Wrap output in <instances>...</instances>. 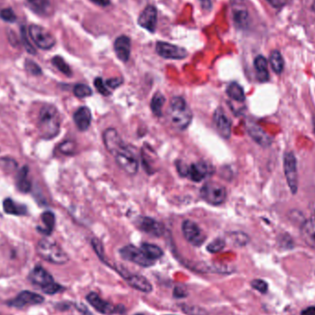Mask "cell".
Listing matches in <instances>:
<instances>
[{
	"label": "cell",
	"instance_id": "1",
	"mask_svg": "<svg viewBox=\"0 0 315 315\" xmlns=\"http://www.w3.org/2000/svg\"><path fill=\"white\" fill-rule=\"evenodd\" d=\"M59 113L55 106L44 105L39 112L37 128L45 139H52L60 132Z\"/></svg>",
	"mask_w": 315,
	"mask_h": 315
},
{
	"label": "cell",
	"instance_id": "2",
	"mask_svg": "<svg viewBox=\"0 0 315 315\" xmlns=\"http://www.w3.org/2000/svg\"><path fill=\"white\" fill-rule=\"evenodd\" d=\"M168 118L174 128L184 130L192 122V111L182 97H174L170 102Z\"/></svg>",
	"mask_w": 315,
	"mask_h": 315
},
{
	"label": "cell",
	"instance_id": "3",
	"mask_svg": "<svg viewBox=\"0 0 315 315\" xmlns=\"http://www.w3.org/2000/svg\"><path fill=\"white\" fill-rule=\"evenodd\" d=\"M36 251L44 260L55 265H64L69 260L67 253L56 242L48 239H43L38 242Z\"/></svg>",
	"mask_w": 315,
	"mask_h": 315
},
{
	"label": "cell",
	"instance_id": "4",
	"mask_svg": "<svg viewBox=\"0 0 315 315\" xmlns=\"http://www.w3.org/2000/svg\"><path fill=\"white\" fill-rule=\"evenodd\" d=\"M32 284L41 288V290L48 295H55L59 292L63 287L56 283L53 277L41 265H36L28 277Z\"/></svg>",
	"mask_w": 315,
	"mask_h": 315
},
{
	"label": "cell",
	"instance_id": "5",
	"mask_svg": "<svg viewBox=\"0 0 315 315\" xmlns=\"http://www.w3.org/2000/svg\"><path fill=\"white\" fill-rule=\"evenodd\" d=\"M114 158L121 169H123L127 174L134 175L138 171V158L136 151H133L130 146H123L114 153Z\"/></svg>",
	"mask_w": 315,
	"mask_h": 315
},
{
	"label": "cell",
	"instance_id": "6",
	"mask_svg": "<svg viewBox=\"0 0 315 315\" xmlns=\"http://www.w3.org/2000/svg\"><path fill=\"white\" fill-rule=\"evenodd\" d=\"M28 34L32 41L41 50H50L55 46V38L46 28L32 24L28 29Z\"/></svg>",
	"mask_w": 315,
	"mask_h": 315
},
{
	"label": "cell",
	"instance_id": "7",
	"mask_svg": "<svg viewBox=\"0 0 315 315\" xmlns=\"http://www.w3.org/2000/svg\"><path fill=\"white\" fill-rule=\"evenodd\" d=\"M201 197L210 205L219 206L223 204L227 198L226 188L220 183L208 182L205 183L200 191Z\"/></svg>",
	"mask_w": 315,
	"mask_h": 315
},
{
	"label": "cell",
	"instance_id": "8",
	"mask_svg": "<svg viewBox=\"0 0 315 315\" xmlns=\"http://www.w3.org/2000/svg\"><path fill=\"white\" fill-rule=\"evenodd\" d=\"M119 251L124 260L132 262L134 264L143 267H149L155 264V261L149 258L140 248H137L134 245H127L121 248Z\"/></svg>",
	"mask_w": 315,
	"mask_h": 315
},
{
	"label": "cell",
	"instance_id": "9",
	"mask_svg": "<svg viewBox=\"0 0 315 315\" xmlns=\"http://www.w3.org/2000/svg\"><path fill=\"white\" fill-rule=\"evenodd\" d=\"M179 174L184 177L192 180L194 182H201L202 180L206 178L209 174V168L205 162H197L186 166L185 164L177 165Z\"/></svg>",
	"mask_w": 315,
	"mask_h": 315
},
{
	"label": "cell",
	"instance_id": "10",
	"mask_svg": "<svg viewBox=\"0 0 315 315\" xmlns=\"http://www.w3.org/2000/svg\"><path fill=\"white\" fill-rule=\"evenodd\" d=\"M88 302L92 305L97 311L103 315H113L115 313H123L124 307L115 306L114 304L108 302H105L97 293L91 292L87 295Z\"/></svg>",
	"mask_w": 315,
	"mask_h": 315
},
{
	"label": "cell",
	"instance_id": "11",
	"mask_svg": "<svg viewBox=\"0 0 315 315\" xmlns=\"http://www.w3.org/2000/svg\"><path fill=\"white\" fill-rule=\"evenodd\" d=\"M182 230L185 240L194 246H200L206 241V234L194 221L191 220L183 221Z\"/></svg>",
	"mask_w": 315,
	"mask_h": 315
},
{
	"label": "cell",
	"instance_id": "12",
	"mask_svg": "<svg viewBox=\"0 0 315 315\" xmlns=\"http://www.w3.org/2000/svg\"><path fill=\"white\" fill-rule=\"evenodd\" d=\"M284 171L291 193L296 194L298 190L297 161L292 152H287L284 155Z\"/></svg>",
	"mask_w": 315,
	"mask_h": 315
},
{
	"label": "cell",
	"instance_id": "13",
	"mask_svg": "<svg viewBox=\"0 0 315 315\" xmlns=\"http://www.w3.org/2000/svg\"><path fill=\"white\" fill-rule=\"evenodd\" d=\"M115 269L118 272L119 274L122 276V278L128 282V285L130 287H132L133 288L144 293H151L152 291V289H153L152 285H151V282H149V280L145 277L139 276V275L130 274L129 271L123 269V267L115 268Z\"/></svg>",
	"mask_w": 315,
	"mask_h": 315
},
{
	"label": "cell",
	"instance_id": "14",
	"mask_svg": "<svg viewBox=\"0 0 315 315\" xmlns=\"http://www.w3.org/2000/svg\"><path fill=\"white\" fill-rule=\"evenodd\" d=\"M156 51L158 55L165 59H183L188 55L187 51L184 48L165 41H158L156 45Z\"/></svg>",
	"mask_w": 315,
	"mask_h": 315
},
{
	"label": "cell",
	"instance_id": "15",
	"mask_svg": "<svg viewBox=\"0 0 315 315\" xmlns=\"http://www.w3.org/2000/svg\"><path fill=\"white\" fill-rule=\"evenodd\" d=\"M45 302V298L37 294V293L32 292L29 290H24L20 293H18V296L14 298L13 300L8 302L9 306L15 307L18 309H22L28 305H37L41 304Z\"/></svg>",
	"mask_w": 315,
	"mask_h": 315
},
{
	"label": "cell",
	"instance_id": "16",
	"mask_svg": "<svg viewBox=\"0 0 315 315\" xmlns=\"http://www.w3.org/2000/svg\"><path fill=\"white\" fill-rule=\"evenodd\" d=\"M138 228L151 236L160 237L165 233L164 226L158 220L149 217H141L137 221Z\"/></svg>",
	"mask_w": 315,
	"mask_h": 315
},
{
	"label": "cell",
	"instance_id": "17",
	"mask_svg": "<svg viewBox=\"0 0 315 315\" xmlns=\"http://www.w3.org/2000/svg\"><path fill=\"white\" fill-rule=\"evenodd\" d=\"M213 123L219 135L224 138H228L232 134V123L225 114L223 110L218 108L213 114Z\"/></svg>",
	"mask_w": 315,
	"mask_h": 315
},
{
	"label": "cell",
	"instance_id": "18",
	"mask_svg": "<svg viewBox=\"0 0 315 315\" xmlns=\"http://www.w3.org/2000/svg\"><path fill=\"white\" fill-rule=\"evenodd\" d=\"M157 17L158 14L155 7L148 6L138 17L137 23L139 24V26L146 29V31L154 32L157 27Z\"/></svg>",
	"mask_w": 315,
	"mask_h": 315
},
{
	"label": "cell",
	"instance_id": "19",
	"mask_svg": "<svg viewBox=\"0 0 315 315\" xmlns=\"http://www.w3.org/2000/svg\"><path fill=\"white\" fill-rule=\"evenodd\" d=\"M103 141L105 148L112 155H114L123 145L121 137H119L118 133L114 128H108L107 130H105L103 133Z\"/></svg>",
	"mask_w": 315,
	"mask_h": 315
},
{
	"label": "cell",
	"instance_id": "20",
	"mask_svg": "<svg viewBox=\"0 0 315 315\" xmlns=\"http://www.w3.org/2000/svg\"><path fill=\"white\" fill-rule=\"evenodd\" d=\"M114 51L119 59L123 62H128L131 52L130 38L125 35L119 36L114 41Z\"/></svg>",
	"mask_w": 315,
	"mask_h": 315
},
{
	"label": "cell",
	"instance_id": "21",
	"mask_svg": "<svg viewBox=\"0 0 315 315\" xmlns=\"http://www.w3.org/2000/svg\"><path fill=\"white\" fill-rule=\"evenodd\" d=\"M74 122L76 123L78 130L86 131L92 123V113L88 107H80L74 114Z\"/></svg>",
	"mask_w": 315,
	"mask_h": 315
},
{
	"label": "cell",
	"instance_id": "22",
	"mask_svg": "<svg viewBox=\"0 0 315 315\" xmlns=\"http://www.w3.org/2000/svg\"><path fill=\"white\" fill-rule=\"evenodd\" d=\"M301 233L307 245L315 249V213L311 219H308L302 224Z\"/></svg>",
	"mask_w": 315,
	"mask_h": 315
},
{
	"label": "cell",
	"instance_id": "23",
	"mask_svg": "<svg viewBox=\"0 0 315 315\" xmlns=\"http://www.w3.org/2000/svg\"><path fill=\"white\" fill-rule=\"evenodd\" d=\"M247 130H248V133H249L250 137H251L256 143H258L259 145L266 146H269L270 144H271V141H272V140H271V137H268V135H267L265 131H263V130L261 129L260 127L257 125L256 123H248V125H247Z\"/></svg>",
	"mask_w": 315,
	"mask_h": 315
},
{
	"label": "cell",
	"instance_id": "24",
	"mask_svg": "<svg viewBox=\"0 0 315 315\" xmlns=\"http://www.w3.org/2000/svg\"><path fill=\"white\" fill-rule=\"evenodd\" d=\"M28 8L40 16L50 15L52 5L50 0H25Z\"/></svg>",
	"mask_w": 315,
	"mask_h": 315
},
{
	"label": "cell",
	"instance_id": "25",
	"mask_svg": "<svg viewBox=\"0 0 315 315\" xmlns=\"http://www.w3.org/2000/svg\"><path fill=\"white\" fill-rule=\"evenodd\" d=\"M255 69L256 76L261 82H265L269 79V74L267 70V60L263 55H258L255 59Z\"/></svg>",
	"mask_w": 315,
	"mask_h": 315
},
{
	"label": "cell",
	"instance_id": "26",
	"mask_svg": "<svg viewBox=\"0 0 315 315\" xmlns=\"http://www.w3.org/2000/svg\"><path fill=\"white\" fill-rule=\"evenodd\" d=\"M41 221L44 223L43 227H38L37 229L45 235H50L55 228V214L51 211H46L41 214Z\"/></svg>",
	"mask_w": 315,
	"mask_h": 315
},
{
	"label": "cell",
	"instance_id": "27",
	"mask_svg": "<svg viewBox=\"0 0 315 315\" xmlns=\"http://www.w3.org/2000/svg\"><path fill=\"white\" fill-rule=\"evenodd\" d=\"M3 208L7 214L15 215V216H23L27 214V207L23 205H18L17 203L7 198L3 202Z\"/></svg>",
	"mask_w": 315,
	"mask_h": 315
},
{
	"label": "cell",
	"instance_id": "28",
	"mask_svg": "<svg viewBox=\"0 0 315 315\" xmlns=\"http://www.w3.org/2000/svg\"><path fill=\"white\" fill-rule=\"evenodd\" d=\"M28 174H29V169L27 166H24L23 169L19 171L18 175H17V186L18 190L23 193H28L31 190V183L28 180Z\"/></svg>",
	"mask_w": 315,
	"mask_h": 315
},
{
	"label": "cell",
	"instance_id": "29",
	"mask_svg": "<svg viewBox=\"0 0 315 315\" xmlns=\"http://www.w3.org/2000/svg\"><path fill=\"white\" fill-rule=\"evenodd\" d=\"M228 96L234 101L242 102L245 101V94L242 89L238 83H230L227 88Z\"/></svg>",
	"mask_w": 315,
	"mask_h": 315
},
{
	"label": "cell",
	"instance_id": "30",
	"mask_svg": "<svg viewBox=\"0 0 315 315\" xmlns=\"http://www.w3.org/2000/svg\"><path fill=\"white\" fill-rule=\"evenodd\" d=\"M140 249L144 251V254L149 258H151L152 260L155 261L157 259H160V257L163 256V251L160 249V247L157 246L155 244L145 242V243L142 244Z\"/></svg>",
	"mask_w": 315,
	"mask_h": 315
},
{
	"label": "cell",
	"instance_id": "31",
	"mask_svg": "<svg viewBox=\"0 0 315 315\" xmlns=\"http://www.w3.org/2000/svg\"><path fill=\"white\" fill-rule=\"evenodd\" d=\"M233 19L238 27L245 28L249 23V15L246 9H236L233 10Z\"/></svg>",
	"mask_w": 315,
	"mask_h": 315
},
{
	"label": "cell",
	"instance_id": "32",
	"mask_svg": "<svg viewBox=\"0 0 315 315\" xmlns=\"http://www.w3.org/2000/svg\"><path fill=\"white\" fill-rule=\"evenodd\" d=\"M270 64L276 73L280 74L283 71L284 59L279 51H273L270 54Z\"/></svg>",
	"mask_w": 315,
	"mask_h": 315
},
{
	"label": "cell",
	"instance_id": "33",
	"mask_svg": "<svg viewBox=\"0 0 315 315\" xmlns=\"http://www.w3.org/2000/svg\"><path fill=\"white\" fill-rule=\"evenodd\" d=\"M165 97L160 92L156 93L155 95L152 97L151 103V108L153 114L157 116H160L162 114V107H163Z\"/></svg>",
	"mask_w": 315,
	"mask_h": 315
},
{
	"label": "cell",
	"instance_id": "34",
	"mask_svg": "<svg viewBox=\"0 0 315 315\" xmlns=\"http://www.w3.org/2000/svg\"><path fill=\"white\" fill-rule=\"evenodd\" d=\"M52 64L54 65L55 68L59 70L60 72H62L66 76L70 77L72 75V70L70 69V67L68 65V63L65 61L63 57L58 56V55L54 56L53 59H52Z\"/></svg>",
	"mask_w": 315,
	"mask_h": 315
},
{
	"label": "cell",
	"instance_id": "35",
	"mask_svg": "<svg viewBox=\"0 0 315 315\" xmlns=\"http://www.w3.org/2000/svg\"><path fill=\"white\" fill-rule=\"evenodd\" d=\"M20 37H22V43H23V46L25 47L28 53L31 55H36V50L29 40V34H28V32H26V29L24 26L20 28Z\"/></svg>",
	"mask_w": 315,
	"mask_h": 315
},
{
	"label": "cell",
	"instance_id": "36",
	"mask_svg": "<svg viewBox=\"0 0 315 315\" xmlns=\"http://www.w3.org/2000/svg\"><path fill=\"white\" fill-rule=\"evenodd\" d=\"M74 94L78 98H86L92 95V91L91 88L85 84H77L74 87Z\"/></svg>",
	"mask_w": 315,
	"mask_h": 315
},
{
	"label": "cell",
	"instance_id": "37",
	"mask_svg": "<svg viewBox=\"0 0 315 315\" xmlns=\"http://www.w3.org/2000/svg\"><path fill=\"white\" fill-rule=\"evenodd\" d=\"M58 149H59L60 152L65 155H72L76 150V144L75 142L71 141V140H67V141L61 143Z\"/></svg>",
	"mask_w": 315,
	"mask_h": 315
},
{
	"label": "cell",
	"instance_id": "38",
	"mask_svg": "<svg viewBox=\"0 0 315 315\" xmlns=\"http://www.w3.org/2000/svg\"><path fill=\"white\" fill-rule=\"evenodd\" d=\"M25 69L29 73L32 74L33 76H40L43 73L40 66L32 60L27 59L25 61Z\"/></svg>",
	"mask_w": 315,
	"mask_h": 315
},
{
	"label": "cell",
	"instance_id": "39",
	"mask_svg": "<svg viewBox=\"0 0 315 315\" xmlns=\"http://www.w3.org/2000/svg\"><path fill=\"white\" fill-rule=\"evenodd\" d=\"M92 246H93V249H94V251H95V253L97 254V256H99V258H100L102 262H104L105 264L107 265L108 262H107V259H106V256H105L103 247H102L101 242L96 240V239H93L92 241Z\"/></svg>",
	"mask_w": 315,
	"mask_h": 315
},
{
	"label": "cell",
	"instance_id": "40",
	"mask_svg": "<svg viewBox=\"0 0 315 315\" xmlns=\"http://www.w3.org/2000/svg\"><path fill=\"white\" fill-rule=\"evenodd\" d=\"M225 247V242L222 239H216L213 242H210L209 244L207 245V251L211 253V254H216V253H219Z\"/></svg>",
	"mask_w": 315,
	"mask_h": 315
},
{
	"label": "cell",
	"instance_id": "41",
	"mask_svg": "<svg viewBox=\"0 0 315 315\" xmlns=\"http://www.w3.org/2000/svg\"><path fill=\"white\" fill-rule=\"evenodd\" d=\"M0 18L6 23H13L17 20V17L11 9H3L0 11Z\"/></svg>",
	"mask_w": 315,
	"mask_h": 315
},
{
	"label": "cell",
	"instance_id": "42",
	"mask_svg": "<svg viewBox=\"0 0 315 315\" xmlns=\"http://www.w3.org/2000/svg\"><path fill=\"white\" fill-rule=\"evenodd\" d=\"M181 308L183 312L188 315H206V310L203 308L197 306H189V305H181Z\"/></svg>",
	"mask_w": 315,
	"mask_h": 315
},
{
	"label": "cell",
	"instance_id": "43",
	"mask_svg": "<svg viewBox=\"0 0 315 315\" xmlns=\"http://www.w3.org/2000/svg\"><path fill=\"white\" fill-rule=\"evenodd\" d=\"M251 285L253 288H255L257 291H259L262 294L266 293L267 288H268L267 283L264 281V280H262V279H255V280H253L251 282Z\"/></svg>",
	"mask_w": 315,
	"mask_h": 315
},
{
	"label": "cell",
	"instance_id": "44",
	"mask_svg": "<svg viewBox=\"0 0 315 315\" xmlns=\"http://www.w3.org/2000/svg\"><path fill=\"white\" fill-rule=\"evenodd\" d=\"M94 86L97 89V91L100 92L101 94L102 95H110V92L108 91V89H107V86H106V84L103 82V80H102V78H97L95 80H94Z\"/></svg>",
	"mask_w": 315,
	"mask_h": 315
},
{
	"label": "cell",
	"instance_id": "45",
	"mask_svg": "<svg viewBox=\"0 0 315 315\" xmlns=\"http://www.w3.org/2000/svg\"><path fill=\"white\" fill-rule=\"evenodd\" d=\"M123 83V79L121 78H110L108 80H106V86L112 88V89H116L119 86H121Z\"/></svg>",
	"mask_w": 315,
	"mask_h": 315
},
{
	"label": "cell",
	"instance_id": "46",
	"mask_svg": "<svg viewBox=\"0 0 315 315\" xmlns=\"http://www.w3.org/2000/svg\"><path fill=\"white\" fill-rule=\"evenodd\" d=\"M187 295V290H186V288H184V287H182V286H177V287H175V288H174V297L181 299V298L186 297Z\"/></svg>",
	"mask_w": 315,
	"mask_h": 315
},
{
	"label": "cell",
	"instance_id": "47",
	"mask_svg": "<svg viewBox=\"0 0 315 315\" xmlns=\"http://www.w3.org/2000/svg\"><path fill=\"white\" fill-rule=\"evenodd\" d=\"M267 2H269L271 6H273L274 8H281L284 5L287 4V0H266Z\"/></svg>",
	"mask_w": 315,
	"mask_h": 315
},
{
	"label": "cell",
	"instance_id": "48",
	"mask_svg": "<svg viewBox=\"0 0 315 315\" xmlns=\"http://www.w3.org/2000/svg\"><path fill=\"white\" fill-rule=\"evenodd\" d=\"M78 311L81 313V315H92V312L88 310L87 307L83 304H77L76 305Z\"/></svg>",
	"mask_w": 315,
	"mask_h": 315
},
{
	"label": "cell",
	"instance_id": "49",
	"mask_svg": "<svg viewBox=\"0 0 315 315\" xmlns=\"http://www.w3.org/2000/svg\"><path fill=\"white\" fill-rule=\"evenodd\" d=\"M200 4H201L202 8L205 9V10H210L211 7H212V3H211V0H199Z\"/></svg>",
	"mask_w": 315,
	"mask_h": 315
},
{
	"label": "cell",
	"instance_id": "50",
	"mask_svg": "<svg viewBox=\"0 0 315 315\" xmlns=\"http://www.w3.org/2000/svg\"><path fill=\"white\" fill-rule=\"evenodd\" d=\"M301 315H315V307L311 306L306 308L301 312Z\"/></svg>",
	"mask_w": 315,
	"mask_h": 315
},
{
	"label": "cell",
	"instance_id": "51",
	"mask_svg": "<svg viewBox=\"0 0 315 315\" xmlns=\"http://www.w3.org/2000/svg\"><path fill=\"white\" fill-rule=\"evenodd\" d=\"M91 1L101 7H106L110 4V0H91Z\"/></svg>",
	"mask_w": 315,
	"mask_h": 315
},
{
	"label": "cell",
	"instance_id": "52",
	"mask_svg": "<svg viewBox=\"0 0 315 315\" xmlns=\"http://www.w3.org/2000/svg\"><path fill=\"white\" fill-rule=\"evenodd\" d=\"M313 131H314L315 134V116L314 118H313Z\"/></svg>",
	"mask_w": 315,
	"mask_h": 315
},
{
	"label": "cell",
	"instance_id": "53",
	"mask_svg": "<svg viewBox=\"0 0 315 315\" xmlns=\"http://www.w3.org/2000/svg\"><path fill=\"white\" fill-rule=\"evenodd\" d=\"M135 315H144V314H142V313H137V314H135Z\"/></svg>",
	"mask_w": 315,
	"mask_h": 315
}]
</instances>
